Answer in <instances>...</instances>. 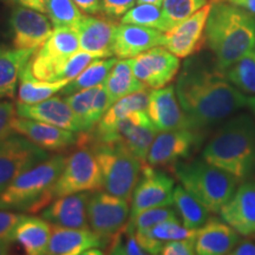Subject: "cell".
Wrapping results in <instances>:
<instances>
[{
  "label": "cell",
  "mask_w": 255,
  "mask_h": 255,
  "mask_svg": "<svg viewBox=\"0 0 255 255\" xmlns=\"http://www.w3.org/2000/svg\"><path fill=\"white\" fill-rule=\"evenodd\" d=\"M123 233L126 234V242H124V248H126L127 255H150L143 250L137 242L135 234L132 232L127 231L126 228L123 229Z\"/></svg>",
  "instance_id": "44"
},
{
  "label": "cell",
  "mask_w": 255,
  "mask_h": 255,
  "mask_svg": "<svg viewBox=\"0 0 255 255\" xmlns=\"http://www.w3.org/2000/svg\"><path fill=\"white\" fill-rule=\"evenodd\" d=\"M8 32L14 49L36 51L49 39L53 28L43 12L15 5L8 17Z\"/></svg>",
  "instance_id": "12"
},
{
  "label": "cell",
  "mask_w": 255,
  "mask_h": 255,
  "mask_svg": "<svg viewBox=\"0 0 255 255\" xmlns=\"http://www.w3.org/2000/svg\"><path fill=\"white\" fill-rule=\"evenodd\" d=\"M173 205L183 225L191 231H197L209 221V210L182 186L175 187Z\"/></svg>",
  "instance_id": "31"
},
{
  "label": "cell",
  "mask_w": 255,
  "mask_h": 255,
  "mask_svg": "<svg viewBox=\"0 0 255 255\" xmlns=\"http://www.w3.org/2000/svg\"><path fill=\"white\" fill-rule=\"evenodd\" d=\"M122 233L123 231L111 241L113 244H111V250L109 255H127L126 248H124V242L122 241Z\"/></svg>",
  "instance_id": "48"
},
{
  "label": "cell",
  "mask_w": 255,
  "mask_h": 255,
  "mask_svg": "<svg viewBox=\"0 0 255 255\" xmlns=\"http://www.w3.org/2000/svg\"><path fill=\"white\" fill-rule=\"evenodd\" d=\"M135 77L146 88L167 87L176 77L180 70V59L165 47H154L129 59Z\"/></svg>",
  "instance_id": "14"
},
{
  "label": "cell",
  "mask_w": 255,
  "mask_h": 255,
  "mask_svg": "<svg viewBox=\"0 0 255 255\" xmlns=\"http://www.w3.org/2000/svg\"><path fill=\"white\" fill-rule=\"evenodd\" d=\"M11 242L0 240V255H8V246Z\"/></svg>",
  "instance_id": "51"
},
{
  "label": "cell",
  "mask_w": 255,
  "mask_h": 255,
  "mask_svg": "<svg viewBox=\"0 0 255 255\" xmlns=\"http://www.w3.org/2000/svg\"><path fill=\"white\" fill-rule=\"evenodd\" d=\"M79 49L77 30L70 27L53 28L49 39L36 50L26 66L38 81L57 82L64 65Z\"/></svg>",
  "instance_id": "7"
},
{
  "label": "cell",
  "mask_w": 255,
  "mask_h": 255,
  "mask_svg": "<svg viewBox=\"0 0 255 255\" xmlns=\"http://www.w3.org/2000/svg\"><path fill=\"white\" fill-rule=\"evenodd\" d=\"M207 4V0H163L162 12L169 30L182 23Z\"/></svg>",
  "instance_id": "37"
},
{
  "label": "cell",
  "mask_w": 255,
  "mask_h": 255,
  "mask_svg": "<svg viewBox=\"0 0 255 255\" xmlns=\"http://www.w3.org/2000/svg\"><path fill=\"white\" fill-rule=\"evenodd\" d=\"M254 117H255V115H254Z\"/></svg>",
  "instance_id": "56"
},
{
  "label": "cell",
  "mask_w": 255,
  "mask_h": 255,
  "mask_svg": "<svg viewBox=\"0 0 255 255\" xmlns=\"http://www.w3.org/2000/svg\"><path fill=\"white\" fill-rule=\"evenodd\" d=\"M44 13L50 19L53 28L70 27L77 30L85 17L73 0H46Z\"/></svg>",
  "instance_id": "33"
},
{
  "label": "cell",
  "mask_w": 255,
  "mask_h": 255,
  "mask_svg": "<svg viewBox=\"0 0 255 255\" xmlns=\"http://www.w3.org/2000/svg\"><path fill=\"white\" fill-rule=\"evenodd\" d=\"M201 158L240 181L255 177V121L240 114L226 121L209 139Z\"/></svg>",
  "instance_id": "3"
},
{
  "label": "cell",
  "mask_w": 255,
  "mask_h": 255,
  "mask_svg": "<svg viewBox=\"0 0 255 255\" xmlns=\"http://www.w3.org/2000/svg\"><path fill=\"white\" fill-rule=\"evenodd\" d=\"M70 81L43 82L31 75L26 65L20 72L18 83L17 102L23 104H36L52 97L56 92L62 91Z\"/></svg>",
  "instance_id": "30"
},
{
  "label": "cell",
  "mask_w": 255,
  "mask_h": 255,
  "mask_svg": "<svg viewBox=\"0 0 255 255\" xmlns=\"http://www.w3.org/2000/svg\"><path fill=\"white\" fill-rule=\"evenodd\" d=\"M15 111L18 117L52 124L73 132H83L81 124L70 105L66 103L65 98L59 96L36 104H23L17 102Z\"/></svg>",
  "instance_id": "20"
},
{
  "label": "cell",
  "mask_w": 255,
  "mask_h": 255,
  "mask_svg": "<svg viewBox=\"0 0 255 255\" xmlns=\"http://www.w3.org/2000/svg\"><path fill=\"white\" fill-rule=\"evenodd\" d=\"M50 157L49 151L21 135L0 139V194L19 175Z\"/></svg>",
  "instance_id": "10"
},
{
  "label": "cell",
  "mask_w": 255,
  "mask_h": 255,
  "mask_svg": "<svg viewBox=\"0 0 255 255\" xmlns=\"http://www.w3.org/2000/svg\"><path fill=\"white\" fill-rule=\"evenodd\" d=\"M135 2L136 0H102V13L108 18L117 19L131 9Z\"/></svg>",
  "instance_id": "42"
},
{
  "label": "cell",
  "mask_w": 255,
  "mask_h": 255,
  "mask_svg": "<svg viewBox=\"0 0 255 255\" xmlns=\"http://www.w3.org/2000/svg\"><path fill=\"white\" fill-rule=\"evenodd\" d=\"M137 242L143 250L150 255H159L162 248L167 242L193 240L196 231L187 228L178 219H170L157 223L154 227L142 232L133 233Z\"/></svg>",
  "instance_id": "25"
},
{
  "label": "cell",
  "mask_w": 255,
  "mask_h": 255,
  "mask_svg": "<svg viewBox=\"0 0 255 255\" xmlns=\"http://www.w3.org/2000/svg\"><path fill=\"white\" fill-rule=\"evenodd\" d=\"M104 87L109 95L111 105L128 95L146 89L145 85L133 75L129 59L117 60L104 82Z\"/></svg>",
  "instance_id": "28"
},
{
  "label": "cell",
  "mask_w": 255,
  "mask_h": 255,
  "mask_svg": "<svg viewBox=\"0 0 255 255\" xmlns=\"http://www.w3.org/2000/svg\"><path fill=\"white\" fill-rule=\"evenodd\" d=\"M253 52H254V53H255V47H254V50H253Z\"/></svg>",
  "instance_id": "55"
},
{
  "label": "cell",
  "mask_w": 255,
  "mask_h": 255,
  "mask_svg": "<svg viewBox=\"0 0 255 255\" xmlns=\"http://www.w3.org/2000/svg\"><path fill=\"white\" fill-rule=\"evenodd\" d=\"M206 43L219 69L226 71L254 50L255 14L226 0L213 2L207 19Z\"/></svg>",
  "instance_id": "2"
},
{
  "label": "cell",
  "mask_w": 255,
  "mask_h": 255,
  "mask_svg": "<svg viewBox=\"0 0 255 255\" xmlns=\"http://www.w3.org/2000/svg\"><path fill=\"white\" fill-rule=\"evenodd\" d=\"M149 98H150V91L148 89H143V90L133 92L131 95L121 98L116 103L111 105L100 122L96 124L94 129L91 130H96V131L107 130L132 113L146 111L149 105Z\"/></svg>",
  "instance_id": "29"
},
{
  "label": "cell",
  "mask_w": 255,
  "mask_h": 255,
  "mask_svg": "<svg viewBox=\"0 0 255 255\" xmlns=\"http://www.w3.org/2000/svg\"><path fill=\"white\" fill-rule=\"evenodd\" d=\"M65 162L64 155L50 156L19 175L0 194V209L34 214L46 208L56 199L55 186Z\"/></svg>",
  "instance_id": "4"
},
{
  "label": "cell",
  "mask_w": 255,
  "mask_h": 255,
  "mask_svg": "<svg viewBox=\"0 0 255 255\" xmlns=\"http://www.w3.org/2000/svg\"><path fill=\"white\" fill-rule=\"evenodd\" d=\"M146 113L158 131L191 128L173 85L150 91Z\"/></svg>",
  "instance_id": "18"
},
{
  "label": "cell",
  "mask_w": 255,
  "mask_h": 255,
  "mask_svg": "<svg viewBox=\"0 0 255 255\" xmlns=\"http://www.w3.org/2000/svg\"><path fill=\"white\" fill-rule=\"evenodd\" d=\"M15 104L9 101L0 102V139L13 133V121L17 116Z\"/></svg>",
  "instance_id": "41"
},
{
  "label": "cell",
  "mask_w": 255,
  "mask_h": 255,
  "mask_svg": "<svg viewBox=\"0 0 255 255\" xmlns=\"http://www.w3.org/2000/svg\"><path fill=\"white\" fill-rule=\"evenodd\" d=\"M98 87L85 89V90L78 91L73 95L65 96L66 103L70 105L73 114L77 117L83 132L90 131L95 128L94 120H92V108H94L95 96Z\"/></svg>",
  "instance_id": "36"
},
{
  "label": "cell",
  "mask_w": 255,
  "mask_h": 255,
  "mask_svg": "<svg viewBox=\"0 0 255 255\" xmlns=\"http://www.w3.org/2000/svg\"><path fill=\"white\" fill-rule=\"evenodd\" d=\"M34 52L0 44V102L14 98L20 72Z\"/></svg>",
  "instance_id": "26"
},
{
  "label": "cell",
  "mask_w": 255,
  "mask_h": 255,
  "mask_svg": "<svg viewBox=\"0 0 255 255\" xmlns=\"http://www.w3.org/2000/svg\"><path fill=\"white\" fill-rule=\"evenodd\" d=\"M228 81L242 94L255 96V53H248L226 70Z\"/></svg>",
  "instance_id": "34"
},
{
  "label": "cell",
  "mask_w": 255,
  "mask_h": 255,
  "mask_svg": "<svg viewBox=\"0 0 255 255\" xmlns=\"http://www.w3.org/2000/svg\"><path fill=\"white\" fill-rule=\"evenodd\" d=\"M77 150L66 157L62 174L57 180L56 199L103 188V177L95 151L85 143L77 142Z\"/></svg>",
  "instance_id": "8"
},
{
  "label": "cell",
  "mask_w": 255,
  "mask_h": 255,
  "mask_svg": "<svg viewBox=\"0 0 255 255\" xmlns=\"http://www.w3.org/2000/svg\"><path fill=\"white\" fill-rule=\"evenodd\" d=\"M96 59H100V57L94 55V53L87 52V51H78V52L75 53V55L68 60V63L64 65L63 70L59 72L58 77H57V82L72 81V79H75L78 75H81V73Z\"/></svg>",
  "instance_id": "39"
},
{
  "label": "cell",
  "mask_w": 255,
  "mask_h": 255,
  "mask_svg": "<svg viewBox=\"0 0 255 255\" xmlns=\"http://www.w3.org/2000/svg\"><path fill=\"white\" fill-rule=\"evenodd\" d=\"M78 142L85 143L95 151L100 164L103 188L111 195L130 201L141 177L143 162L120 144L90 143L83 133Z\"/></svg>",
  "instance_id": "6"
},
{
  "label": "cell",
  "mask_w": 255,
  "mask_h": 255,
  "mask_svg": "<svg viewBox=\"0 0 255 255\" xmlns=\"http://www.w3.org/2000/svg\"><path fill=\"white\" fill-rule=\"evenodd\" d=\"M213 2L203 6L189 18L164 32L165 49L178 58H188L202 49L206 43V25Z\"/></svg>",
  "instance_id": "15"
},
{
  "label": "cell",
  "mask_w": 255,
  "mask_h": 255,
  "mask_svg": "<svg viewBox=\"0 0 255 255\" xmlns=\"http://www.w3.org/2000/svg\"><path fill=\"white\" fill-rule=\"evenodd\" d=\"M122 24L138 25V26L155 28L162 32L169 31L162 8L151 4H138L133 6L122 17Z\"/></svg>",
  "instance_id": "35"
},
{
  "label": "cell",
  "mask_w": 255,
  "mask_h": 255,
  "mask_svg": "<svg viewBox=\"0 0 255 255\" xmlns=\"http://www.w3.org/2000/svg\"><path fill=\"white\" fill-rule=\"evenodd\" d=\"M164 32L138 25L121 24L114 40V56L117 58H135L145 51L163 46Z\"/></svg>",
  "instance_id": "22"
},
{
  "label": "cell",
  "mask_w": 255,
  "mask_h": 255,
  "mask_svg": "<svg viewBox=\"0 0 255 255\" xmlns=\"http://www.w3.org/2000/svg\"><path fill=\"white\" fill-rule=\"evenodd\" d=\"M170 170L184 189L209 210L220 213L237 190L239 178L208 163L203 158L181 161Z\"/></svg>",
  "instance_id": "5"
},
{
  "label": "cell",
  "mask_w": 255,
  "mask_h": 255,
  "mask_svg": "<svg viewBox=\"0 0 255 255\" xmlns=\"http://www.w3.org/2000/svg\"><path fill=\"white\" fill-rule=\"evenodd\" d=\"M210 1H213V2H215V1H220V0H210Z\"/></svg>",
  "instance_id": "54"
},
{
  "label": "cell",
  "mask_w": 255,
  "mask_h": 255,
  "mask_svg": "<svg viewBox=\"0 0 255 255\" xmlns=\"http://www.w3.org/2000/svg\"><path fill=\"white\" fill-rule=\"evenodd\" d=\"M159 255H196L193 240L167 242Z\"/></svg>",
  "instance_id": "43"
},
{
  "label": "cell",
  "mask_w": 255,
  "mask_h": 255,
  "mask_svg": "<svg viewBox=\"0 0 255 255\" xmlns=\"http://www.w3.org/2000/svg\"><path fill=\"white\" fill-rule=\"evenodd\" d=\"M52 227L43 218L25 215L13 232L12 242H17L27 255H45Z\"/></svg>",
  "instance_id": "27"
},
{
  "label": "cell",
  "mask_w": 255,
  "mask_h": 255,
  "mask_svg": "<svg viewBox=\"0 0 255 255\" xmlns=\"http://www.w3.org/2000/svg\"><path fill=\"white\" fill-rule=\"evenodd\" d=\"M128 200L104 191H92L88 201L89 226L105 240L113 241L129 222Z\"/></svg>",
  "instance_id": "11"
},
{
  "label": "cell",
  "mask_w": 255,
  "mask_h": 255,
  "mask_svg": "<svg viewBox=\"0 0 255 255\" xmlns=\"http://www.w3.org/2000/svg\"><path fill=\"white\" fill-rule=\"evenodd\" d=\"M116 63L117 58H100L94 60L81 75H78L72 81H70L60 91V94L63 96H70L78 91L85 90V89L104 84V82L107 81L108 76H109L110 71Z\"/></svg>",
  "instance_id": "32"
},
{
  "label": "cell",
  "mask_w": 255,
  "mask_h": 255,
  "mask_svg": "<svg viewBox=\"0 0 255 255\" xmlns=\"http://www.w3.org/2000/svg\"><path fill=\"white\" fill-rule=\"evenodd\" d=\"M226 1L232 2V4L240 6L246 11L255 14V0H226Z\"/></svg>",
  "instance_id": "49"
},
{
  "label": "cell",
  "mask_w": 255,
  "mask_h": 255,
  "mask_svg": "<svg viewBox=\"0 0 255 255\" xmlns=\"http://www.w3.org/2000/svg\"><path fill=\"white\" fill-rule=\"evenodd\" d=\"M13 130L46 151H64L77 144L79 138L77 132L18 116L13 121Z\"/></svg>",
  "instance_id": "17"
},
{
  "label": "cell",
  "mask_w": 255,
  "mask_h": 255,
  "mask_svg": "<svg viewBox=\"0 0 255 255\" xmlns=\"http://www.w3.org/2000/svg\"><path fill=\"white\" fill-rule=\"evenodd\" d=\"M117 26L119 24L111 18L85 14L77 28L81 49L100 58H110L114 56V40Z\"/></svg>",
  "instance_id": "21"
},
{
  "label": "cell",
  "mask_w": 255,
  "mask_h": 255,
  "mask_svg": "<svg viewBox=\"0 0 255 255\" xmlns=\"http://www.w3.org/2000/svg\"><path fill=\"white\" fill-rule=\"evenodd\" d=\"M137 4H151L156 6H161L163 0H136Z\"/></svg>",
  "instance_id": "52"
},
{
  "label": "cell",
  "mask_w": 255,
  "mask_h": 255,
  "mask_svg": "<svg viewBox=\"0 0 255 255\" xmlns=\"http://www.w3.org/2000/svg\"><path fill=\"white\" fill-rule=\"evenodd\" d=\"M88 191L57 197L46 208L41 210L40 216L56 227L72 229H90L88 220Z\"/></svg>",
  "instance_id": "19"
},
{
  "label": "cell",
  "mask_w": 255,
  "mask_h": 255,
  "mask_svg": "<svg viewBox=\"0 0 255 255\" xmlns=\"http://www.w3.org/2000/svg\"><path fill=\"white\" fill-rule=\"evenodd\" d=\"M175 88L190 127L205 132L248 105V98L208 55L188 57Z\"/></svg>",
  "instance_id": "1"
},
{
  "label": "cell",
  "mask_w": 255,
  "mask_h": 255,
  "mask_svg": "<svg viewBox=\"0 0 255 255\" xmlns=\"http://www.w3.org/2000/svg\"><path fill=\"white\" fill-rule=\"evenodd\" d=\"M175 181L163 170L143 163L141 177L131 197L130 216L143 210L169 207L174 202Z\"/></svg>",
  "instance_id": "13"
},
{
  "label": "cell",
  "mask_w": 255,
  "mask_h": 255,
  "mask_svg": "<svg viewBox=\"0 0 255 255\" xmlns=\"http://www.w3.org/2000/svg\"><path fill=\"white\" fill-rule=\"evenodd\" d=\"M247 108H250L253 115H255V97H251L248 98V105Z\"/></svg>",
  "instance_id": "53"
},
{
  "label": "cell",
  "mask_w": 255,
  "mask_h": 255,
  "mask_svg": "<svg viewBox=\"0 0 255 255\" xmlns=\"http://www.w3.org/2000/svg\"><path fill=\"white\" fill-rule=\"evenodd\" d=\"M205 131L183 128V129L162 131L156 135L146 156V163L151 167H173L186 161L200 148L205 139Z\"/></svg>",
  "instance_id": "9"
},
{
  "label": "cell",
  "mask_w": 255,
  "mask_h": 255,
  "mask_svg": "<svg viewBox=\"0 0 255 255\" xmlns=\"http://www.w3.org/2000/svg\"><path fill=\"white\" fill-rule=\"evenodd\" d=\"M227 255H255V242L250 240L242 241Z\"/></svg>",
  "instance_id": "47"
},
{
  "label": "cell",
  "mask_w": 255,
  "mask_h": 255,
  "mask_svg": "<svg viewBox=\"0 0 255 255\" xmlns=\"http://www.w3.org/2000/svg\"><path fill=\"white\" fill-rule=\"evenodd\" d=\"M240 241L239 233L219 219L209 221L196 231L194 248L196 255H227Z\"/></svg>",
  "instance_id": "23"
},
{
  "label": "cell",
  "mask_w": 255,
  "mask_h": 255,
  "mask_svg": "<svg viewBox=\"0 0 255 255\" xmlns=\"http://www.w3.org/2000/svg\"><path fill=\"white\" fill-rule=\"evenodd\" d=\"M109 244L90 229L52 227L45 255H79L90 248H102Z\"/></svg>",
  "instance_id": "24"
},
{
  "label": "cell",
  "mask_w": 255,
  "mask_h": 255,
  "mask_svg": "<svg viewBox=\"0 0 255 255\" xmlns=\"http://www.w3.org/2000/svg\"><path fill=\"white\" fill-rule=\"evenodd\" d=\"M24 216V214H18L12 210L0 209V240L12 242L14 229Z\"/></svg>",
  "instance_id": "40"
},
{
  "label": "cell",
  "mask_w": 255,
  "mask_h": 255,
  "mask_svg": "<svg viewBox=\"0 0 255 255\" xmlns=\"http://www.w3.org/2000/svg\"><path fill=\"white\" fill-rule=\"evenodd\" d=\"M170 219H177V214L170 207H157V208H150L143 210L138 214L130 216L129 222L126 226L127 231L132 233L142 232L145 229L154 227L157 223Z\"/></svg>",
  "instance_id": "38"
},
{
  "label": "cell",
  "mask_w": 255,
  "mask_h": 255,
  "mask_svg": "<svg viewBox=\"0 0 255 255\" xmlns=\"http://www.w3.org/2000/svg\"><path fill=\"white\" fill-rule=\"evenodd\" d=\"M0 1L5 2V4L15 6H24V7H28L32 9H37V11L43 12L45 11V4L46 0H0Z\"/></svg>",
  "instance_id": "46"
},
{
  "label": "cell",
  "mask_w": 255,
  "mask_h": 255,
  "mask_svg": "<svg viewBox=\"0 0 255 255\" xmlns=\"http://www.w3.org/2000/svg\"><path fill=\"white\" fill-rule=\"evenodd\" d=\"M79 255H105V253L101 250V248L95 247V248H90V250H87L85 252H83V253Z\"/></svg>",
  "instance_id": "50"
},
{
  "label": "cell",
  "mask_w": 255,
  "mask_h": 255,
  "mask_svg": "<svg viewBox=\"0 0 255 255\" xmlns=\"http://www.w3.org/2000/svg\"><path fill=\"white\" fill-rule=\"evenodd\" d=\"M84 13L95 15L102 13V0H73Z\"/></svg>",
  "instance_id": "45"
},
{
  "label": "cell",
  "mask_w": 255,
  "mask_h": 255,
  "mask_svg": "<svg viewBox=\"0 0 255 255\" xmlns=\"http://www.w3.org/2000/svg\"><path fill=\"white\" fill-rule=\"evenodd\" d=\"M219 214L242 237L255 235V177L244 181L237 188Z\"/></svg>",
  "instance_id": "16"
}]
</instances>
